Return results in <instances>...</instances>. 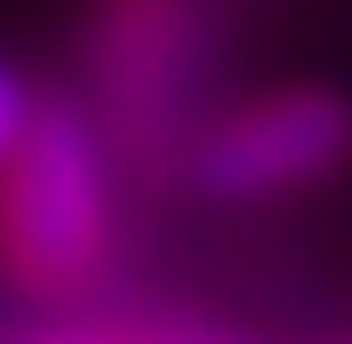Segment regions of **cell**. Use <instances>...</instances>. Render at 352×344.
<instances>
[{"instance_id": "1", "label": "cell", "mask_w": 352, "mask_h": 344, "mask_svg": "<svg viewBox=\"0 0 352 344\" xmlns=\"http://www.w3.org/2000/svg\"><path fill=\"white\" fill-rule=\"evenodd\" d=\"M112 257V152L80 96H32L0 160V272L65 304Z\"/></svg>"}, {"instance_id": "4", "label": "cell", "mask_w": 352, "mask_h": 344, "mask_svg": "<svg viewBox=\"0 0 352 344\" xmlns=\"http://www.w3.org/2000/svg\"><path fill=\"white\" fill-rule=\"evenodd\" d=\"M32 96H41V88H32L16 65H8V56H0V160H8V144H16L24 112H32Z\"/></svg>"}, {"instance_id": "2", "label": "cell", "mask_w": 352, "mask_h": 344, "mask_svg": "<svg viewBox=\"0 0 352 344\" xmlns=\"http://www.w3.org/2000/svg\"><path fill=\"white\" fill-rule=\"evenodd\" d=\"M208 65H217V0H96L80 24V105L104 129V152L176 169Z\"/></svg>"}, {"instance_id": "5", "label": "cell", "mask_w": 352, "mask_h": 344, "mask_svg": "<svg viewBox=\"0 0 352 344\" xmlns=\"http://www.w3.org/2000/svg\"><path fill=\"white\" fill-rule=\"evenodd\" d=\"M48 344H104V336H48Z\"/></svg>"}, {"instance_id": "3", "label": "cell", "mask_w": 352, "mask_h": 344, "mask_svg": "<svg viewBox=\"0 0 352 344\" xmlns=\"http://www.w3.org/2000/svg\"><path fill=\"white\" fill-rule=\"evenodd\" d=\"M352 160V88L296 80L272 96L217 112L208 129L184 136L176 176L217 208H264L280 193H305L320 176H336Z\"/></svg>"}]
</instances>
